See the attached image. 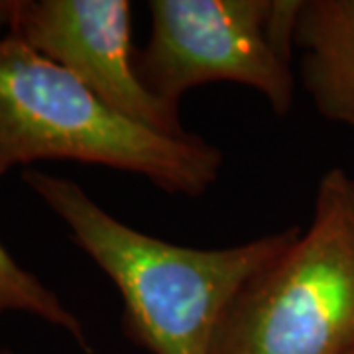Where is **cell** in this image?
<instances>
[{
    "label": "cell",
    "instance_id": "1",
    "mask_svg": "<svg viewBox=\"0 0 354 354\" xmlns=\"http://www.w3.org/2000/svg\"><path fill=\"white\" fill-rule=\"evenodd\" d=\"M22 181L116 286L124 333L150 354H213L234 297L301 230L279 228L223 248L183 246L122 223L69 177L28 167Z\"/></svg>",
    "mask_w": 354,
    "mask_h": 354
},
{
    "label": "cell",
    "instance_id": "6",
    "mask_svg": "<svg viewBox=\"0 0 354 354\" xmlns=\"http://www.w3.org/2000/svg\"><path fill=\"white\" fill-rule=\"evenodd\" d=\"M293 50L317 113L354 130V0H301Z\"/></svg>",
    "mask_w": 354,
    "mask_h": 354
},
{
    "label": "cell",
    "instance_id": "9",
    "mask_svg": "<svg viewBox=\"0 0 354 354\" xmlns=\"http://www.w3.org/2000/svg\"><path fill=\"white\" fill-rule=\"evenodd\" d=\"M0 354H16V353H12V351H10V348H6V346H0Z\"/></svg>",
    "mask_w": 354,
    "mask_h": 354
},
{
    "label": "cell",
    "instance_id": "7",
    "mask_svg": "<svg viewBox=\"0 0 354 354\" xmlns=\"http://www.w3.org/2000/svg\"><path fill=\"white\" fill-rule=\"evenodd\" d=\"M26 313L38 317L67 333L83 348L91 351L85 325L41 279L18 264L0 244V315Z\"/></svg>",
    "mask_w": 354,
    "mask_h": 354
},
{
    "label": "cell",
    "instance_id": "3",
    "mask_svg": "<svg viewBox=\"0 0 354 354\" xmlns=\"http://www.w3.org/2000/svg\"><path fill=\"white\" fill-rule=\"evenodd\" d=\"M213 354H354V176L319 179L311 221L234 297Z\"/></svg>",
    "mask_w": 354,
    "mask_h": 354
},
{
    "label": "cell",
    "instance_id": "4",
    "mask_svg": "<svg viewBox=\"0 0 354 354\" xmlns=\"http://www.w3.org/2000/svg\"><path fill=\"white\" fill-rule=\"evenodd\" d=\"M301 0H150V38L136 69L160 101L234 83L256 91L276 116L295 99L293 26Z\"/></svg>",
    "mask_w": 354,
    "mask_h": 354
},
{
    "label": "cell",
    "instance_id": "8",
    "mask_svg": "<svg viewBox=\"0 0 354 354\" xmlns=\"http://www.w3.org/2000/svg\"><path fill=\"white\" fill-rule=\"evenodd\" d=\"M16 6H18V0H0V32L2 30L10 32L14 14H16Z\"/></svg>",
    "mask_w": 354,
    "mask_h": 354
},
{
    "label": "cell",
    "instance_id": "5",
    "mask_svg": "<svg viewBox=\"0 0 354 354\" xmlns=\"http://www.w3.org/2000/svg\"><path fill=\"white\" fill-rule=\"evenodd\" d=\"M128 0H18L10 32L140 127L185 136L179 106L142 83Z\"/></svg>",
    "mask_w": 354,
    "mask_h": 354
},
{
    "label": "cell",
    "instance_id": "2",
    "mask_svg": "<svg viewBox=\"0 0 354 354\" xmlns=\"http://www.w3.org/2000/svg\"><path fill=\"white\" fill-rule=\"evenodd\" d=\"M44 160L101 165L197 199L218 181L223 150L197 134L140 127L12 34L0 38V176Z\"/></svg>",
    "mask_w": 354,
    "mask_h": 354
}]
</instances>
